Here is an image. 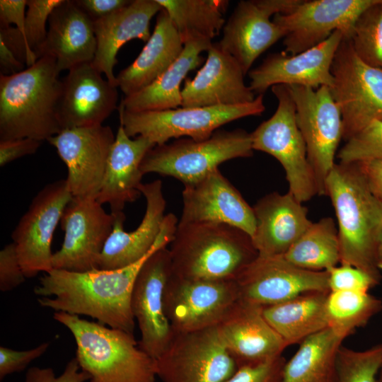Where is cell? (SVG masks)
Returning a JSON list of instances; mask_svg holds the SVG:
<instances>
[{
	"instance_id": "24",
	"label": "cell",
	"mask_w": 382,
	"mask_h": 382,
	"mask_svg": "<svg viewBox=\"0 0 382 382\" xmlns=\"http://www.w3.org/2000/svg\"><path fill=\"white\" fill-rule=\"evenodd\" d=\"M262 308L239 299L216 326L220 340L238 367L282 356L287 347L265 318Z\"/></svg>"
},
{
	"instance_id": "14",
	"label": "cell",
	"mask_w": 382,
	"mask_h": 382,
	"mask_svg": "<svg viewBox=\"0 0 382 382\" xmlns=\"http://www.w3.org/2000/svg\"><path fill=\"white\" fill-rule=\"evenodd\" d=\"M66 179L47 184L32 199L11 234L26 278L53 269L52 241L71 201Z\"/></svg>"
},
{
	"instance_id": "2",
	"label": "cell",
	"mask_w": 382,
	"mask_h": 382,
	"mask_svg": "<svg viewBox=\"0 0 382 382\" xmlns=\"http://www.w3.org/2000/svg\"><path fill=\"white\" fill-rule=\"evenodd\" d=\"M325 190L337 219L340 264L364 271L378 284L382 202L370 189L357 163H335L326 178Z\"/></svg>"
},
{
	"instance_id": "48",
	"label": "cell",
	"mask_w": 382,
	"mask_h": 382,
	"mask_svg": "<svg viewBox=\"0 0 382 382\" xmlns=\"http://www.w3.org/2000/svg\"><path fill=\"white\" fill-rule=\"evenodd\" d=\"M93 21L109 16L127 6L129 0H74Z\"/></svg>"
},
{
	"instance_id": "9",
	"label": "cell",
	"mask_w": 382,
	"mask_h": 382,
	"mask_svg": "<svg viewBox=\"0 0 382 382\" xmlns=\"http://www.w3.org/2000/svg\"><path fill=\"white\" fill-rule=\"evenodd\" d=\"M330 88L342 119L347 141L375 120H382V70L364 62L349 38L343 37L335 54Z\"/></svg>"
},
{
	"instance_id": "49",
	"label": "cell",
	"mask_w": 382,
	"mask_h": 382,
	"mask_svg": "<svg viewBox=\"0 0 382 382\" xmlns=\"http://www.w3.org/2000/svg\"><path fill=\"white\" fill-rule=\"evenodd\" d=\"M374 194L382 202V159L357 162Z\"/></svg>"
},
{
	"instance_id": "17",
	"label": "cell",
	"mask_w": 382,
	"mask_h": 382,
	"mask_svg": "<svg viewBox=\"0 0 382 382\" xmlns=\"http://www.w3.org/2000/svg\"><path fill=\"white\" fill-rule=\"evenodd\" d=\"M240 299L262 307L309 292H330L328 271L296 267L284 255H259L235 279Z\"/></svg>"
},
{
	"instance_id": "8",
	"label": "cell",
	"mask_w": 382,
	"mask_h": 382,
	"mask_svg": "<svg viewBox=\"0 0 382 382\" xmlns=\"http://www.w3.org/2000/svg\"><path fill=\"white\" fill-rule=\"evenodd\" d=\"M271 88L278 100L277 108L270 118L250 133L253 149L275 158L285 170L289 192L300 202H307L318 191L296 122L295 104L289 86L279 84Z\"/></svg>"
},
{
	"instance_id": "30",
	"label": "cell",
	"mask_w": 382,
	"mask_h": 382,
	"mask_svg": "<svg viewBox=\"0 0 382 382\" xmlns=\"http://www.w3.org/2000/svg\"><path fill=\"white\" fill-rule=\"evenodd\" d=\"M183 47L175 25L162 8L157 14L153 33L141 52L116 76L118 88L128 96L149 86L173 64Z\"/></svg>"
},
{
	"instance_id": "6",
	"label": "cell",
	"mask_w": 382,
	"mask_h": 382,
	"mask_svg": "<svg viewBox=\"0 0 382 382\" xmlns=\"http://www.w3.org/2000/svg\"><path fill=\"white\" fill-rule=\"evenodd\" d=\"M253 151L251 134L245 130H216L204 141L180 138L154 146L144 156L140 169L143 175L170 176L186 185L199 181L224 162L252 156Z\"/></svg>"
},
{
	"instance_id": "35",
	"label": "cell",
	"mask_w": 382,
	"mask_h": 382,
	"mask_svg": "<svg viewBox=\"0 0 382 382\" xmlns=\"http://www.w3.org/2000/svg\"><path fill=\"white\" fill-rule=\"evenodd\" d=\"M291 264L312 271H326L340 262L338 231L331 217L312 223L284 255Z\"/></svg>"
},
{
	"instance_id": "39",
	"label": "cell",
	"mask_w": 382,
	"mask_h": 382,
	"mask_svg": "<svg viewBox=\"0 0 382 382\" xmlns=\"http://www.w3.org/2000/svg\"><path fill=\"white\" fill-rule=\"evenodd\" d=\"M382 344L357 351L341 346L336 359V382H377Z\"/></svg>"
},
{
	"instance_id": "1",
	"label": "cell",
	"mask_w": 382,
	"mask_h": 382,
	"mask_svg": "<svg viewBox=\"0 0 382 382\" xmlns=\"http://www.w3.org/2000/svg\"><path fill=\"white\" fill-rule=\"evenodd\" d=\"M158 250L117 270L71 272L52 269L44 274L34 289L40 296L37 301L55 312L90 316L106 326L134 334L133 286L145 261Z\"/></svg>"
},
{
	"instance_id": "45",
	"label": "cell",
	"mask_w": 382,
	"mask_h": 382,
	"mask_svg": "<svg viewBox=\"0 0 382 382\" xmlns=\"http://www.w3.org/2000/svg\"><path fill=\"white\" fill-rule=\"evenodd\" d=\"M90 378L89 374L81 369L74 357L58 376L52 368L30 367L25 374V382H86Z\"/></svg>"
},
{
	"instance_id": "29",
	"label": "cell",
	"mask_w": 382,
	"mask_h": 382,
	"mask_svg": "<svg viewBox=\"0 0 382 382\" xmlns=\"http://www.w3.org/2000/svg\"><path fill=\"white\" fill-rule=\"evenodd\" d=\"M155 145L147 138L129 137L120 126L111 147L100 190L96 200L108 204L111 213L123 212L127 203L135 202L141 192L139 187L144 175L141 163Z\"/></svg>"
},
{
	"instance_id": "41",
	"label": "cell",
	"mask_w": 382,
	"mask_h": 382,
	"mask_svg": "<svg viewBox=\"0 0 382 382\" xmlns=\"http://www.w3.org/2000/svg\"><path fill=\"white\" fill-rule=\"evenodd\" d=\"M326 271L330 291L369 292L378 284L367 273L351 265L340 264Z\"/></svg>"
},
{
	"instance_id": "19",
	"label": "cell",
	"mask_w": 382,
	"mask_h": 382,
	"mask_svg": "<svg viewBox=\"0 0 382 382\" xmlns=\"http://www.w3.org/2000/svg\"><path fill=\"white\" fill-rule=\"evenodd\" d=\"M115 139L110 127L99 125L63 129L47 140L67 167L73 197L96 199Z\"/></svg>"
},
{
	"instance_id": "27",
	"label": "cell",
	"mask_w": 382,
	"mask_h": 382,
	"mask_svg": "<svg viewBox=\"0 0 382 382\" xmlns=\"http://www.w3.org/2000/svg\"><path fill=\"white\" fill-rule=\"evenodd\" d=\"M48 25L39 58L53 57L59 73L93 62L97 47L93 22L74 0H63L50 14Z\"/></svg>"
},
{
	"instance_id": "13",
	"label": "cell",
	"mask_w": 382,
	"mask_h": 382,
	"mask_svg": "<svg viewBox=\"0 0 382 382\" xmlns=\"http://www.w3.org/2000/svg\"><path fill=\"white\" fill-rule=\"evenodd\" d=\"M240 299L236 280H204L173 273L164 290V308L174 332L217 326Z\"/></svg>"
},
{
	"instance_id": "28",
	"label": "cell",
	"mask_w": 382,
	"mask_h": 382,
	"mask_svg": "<svg viewBox=\"0 0 382 382\" xmlns=\"http://www.w3.org/2000/svg\"><path fill=\"white\" fill-rule=\"evenodd\" d=\"M161 9L156 0H133L115 13L93 21L97 47L91 63L111 83L118 86L113 69L120 49L134 39L146 42L151 35V20Z\"/></svg>"
},
{
	"instance_id": "10",
	"label": "cell",
	"mask_w": 382,
	"mask_h": 382,
	"mask_svg": "<svg viewBox=\"0 0 382 382\" xmlns=\"http://www.w3.org/2000/svg\"><path fill=\"white\" fill-rule=\"evenodd\" d=\"M146 199L141 222L132 231H125L123 212L115 214L113 228L101 253L98 269L117 270L139 262L154 250L167 247L178 224L175 214L165 215L166 202L160 180L141 183L139 187Z\"/></svg>"
},
{
	"instance_id": "33",
	"label": "cell",
	"mask_w": 382,
	"mask_h": 382,
	"mask_svg": "<svg viewBox=\"0 0 382 382\" xmlns=\"http://www.w3.org/2000/svg\"><path fill=\"white\" fill-rule=\"evenodd\" d=\"M345 337L327 328L305 339L286 361L281 382H336V359Z\"/></svg>"
},
{
	"instance_id": "40",
	"label": "cell",
	"mask_w": 382,
	"mask_h": 382,
	"mask_svg": "<svg viewBox=\"0 0 382 382\" xmlns=\"http://www.w3.org/2000/svg\"><path fill=\"white\" fill-rule=\"evenodd\" d=\"M337 157L345 163L382 159V120L372 121L347 141Z\"/></svg>"
},
{
	"instance_id": "20",
	"label": "cell",
	"mask_w": 382,
	"mask_h": 382,
	"mask_svg": "<svg viewBox=\"0 0 382 382\" xmlns=\"http://www.w3.org/2000/svg\"><path fill=\"white\" fill-rule=\"evenodd\" d=\"M342 38V33L337 30L324 42L300 53L269 55L259 66L248 72L249 87L258 95H263L270 87L279 84L313 89L323 86L331 88V66Z\"/></svg>"
},
{
	"instance_id": "46",
	"label": "cell",
	"mask_w": 382,
	"mask_h": 382,
	"mask_svg": "<svg viewBox=\"0 0 382 382\" xmlns=\"http://www.w3.org/2000/svg\"><path fill=\"white\" fill-rule=\"evenodd\" d=\"M41 144V141L31 138L0 140V166L4 167L19 158L35 154Z\"/></svg>"
},
{
	"instance_id": "15",
	"label": "cell",
	"mask_w": 382,
	"mask_h": 382,
	"mask_svg": "<svg viewBox=\"0 0 382 382\" xmlns=\"http://www.w3.org/2000/svg\"><path fill=\"white\" fill-rule=\"evenodd\" d=\"M114 222L115 214L108 213L96 198L73 197L60 221L64 236L61 248L54 253L53 269L71 272L98 269Z\"/></svg>"
},
{
	"instance_id": "25",
	"label": "cell",
	"mask_w": 382,
	"mask_h": 382,
	"mask_svg": "<svg viewBox=\"0 0 382 382\" xmlns=\"http://www.w3.org/2000/svg\"><path fill=\"white\" fill-rule=\"evenodd\" d=\"M276 14L269 0H243L225 23L218 44L238 62L245 75L260 55L285 37V30L270 19Z\"/></svg>"
},
{
	"instance_id": "12",
	"label": "cell",
	"mask_w": 382,
	"mask_h": 382,
	"mask_svg": "<svg viewBox=\"0 0 382 382\" xmlns=\"http://www.w3.org/2000/svg\"><path fill=\"white\" fill-rule=\"evenodd\" d=\"M237 369L216 326L174 332L168 347L156 359V375L163 382H224Z\"/></svg>"
},
{
	"instance_id": "50",
	"label": "cell",
	"mask_w": 382,
	"mask_h": 382,
	"mask_svg": "<svg viewBox=\"0 0 382 382\" xmlns=\"http://www.w3.org/2000/svg\"><path fill=\"white\" fill-rule=\"evenodd\" d=\"M25 66V64L18 60L5 42L0 39L1 74L12 75L17 74L24 70Z\"/></svg>"
},
{
	"instance_id": "32",
	"label": "cell",
	"mask_w": 382,
	"mask_h": 382,
	"mask_svg": "<svg viewBox=\"0 0 382 382\" xmlns=\"http://www.w3.org/2000/svg\"><path fill=\"white\" fill-rule=\"evenodd\" d=\"M328 293L303 294L279 303L264 306L262 313L287 347L300 344L328 327L325 310Z\"/></svg>"
},
{
	"instance_id": "23",
	"label": "cell",
	"mask_w": 382,
	"mask_h": 382,
	"mask_svg": "<svg viewBox=\"0 0 382 382\" xmlns=\"http://www.w3.org/2000/svg\"><path fill=\"white\" fill-rule=\"evenodd\" d=\"M203 66L192 79H187L182 88L183 108L232 106L255 99V93L244 81L238 62L212 43Z\"/></svg>"
},
{
	"instance_id": "11",
	"label": "cell",
	"mask_w": 382,
	"mask_h": 382,
	"mask_svg": "<svg viewBox=\"0 0 382 382\" xmlns=\"http://www.w3.org/2000/svg\"><path fill=\"white\" fill-rule=\"evenodd\" d=\"M299 129L303 137L318 195H325V183L332 169L335 154L342 139V119L330 89L289 86Z\"/></svg>"
},
{
	"instance_id": "18",
	"label": "cell",
	"mask_w": 382,
	"mask_h": 382,
	"mask_svg": "<svg viewBox=\"0 0 382 382\" xmlns=\"http://www.w3.org/2000/svg\"><path fill=\"white\" fill-rule=\"evenodd\" d=\"M171 274L170 251L163 247L145 261L132 294V311L141 332L139 346L155 360L164 352L174 335L163 302L165 287Z\"/></svg>"
},
{
	"instance_id": "4",
	"label": "cell",
	"mask_w": 382,
	"mask_h": 382,
	"mask_svg": "<svg viewBox=\"0 0 382 382\" xmlns=\"http://www.w3.org/2000/svg\"><path fill=\"white\" fill-rule=\"evenodd\" d=\"M172 273L204 280H235L257 256L251 237L226 224H178L170 242Z\"/></svg>"
},
{
	"instance_id": "52",
	"label": "cell",
	"mask_w": 382,
	"mask_h": 382,
	"mask_svg": "<svg viewBox=\"0 0 382 382\" xmlns=\"http://www.w3.org/2000/svg\"><path fill=\"white\" fill-rule=\"evenodd\" d=\"M377 382H382V364L378 374Z\"/></svg>"
},
{
	"instance_id": "36",
	"label": "cell",
	"mask_w": 382,
	"mask_h": 382,
	"mask_svg": "<svg viewBox=\"0 0 382 382\" xmlns=\"http://www.w3.org/2000/svg\"><path fill=\"white\" fill-rule=\"evenodd\" d=\"M63 0H27L25 27L23 35H18L13 26L0 28V39L26 67L39 59L45 42L47 23L53 10Z\"/></svg>"
},
{
	"instance_id": "7",
	"label": "cell",
	"mask_w": 382,
	"mask_h": 382,
	"mask_svg": "<svg viewBox=\"0 0 382 382\" xmlns=\"http://www.w3.org/2000/svg\"><path fill=\"white\" fill-rule=\"evenodd\" d=\"M120 125L130 137L143 136L155 146L183 137L204 141L218 128L233 120L260 115L263 95L249 103L232 106L178 108L166 110L129 112L118 106Z\"/></svg>"
},
{
	"instance_id": "21",
	"label": "cell",
	"mask_w": 382,
	"mask_h": 382,
	"mask_svg": "<svg viewBox=\"0 0 382 382\" xmlns=\"http://www.w3.org/2000/svg\"><path fill=\"white\" fill-rule=\"evenodd\" d=\"M182 197L179 224H226L253 237L256 228L253 209L219 169L195 183L184 185Z\"/></svg>"
},
{
	"instance_id": "43",
	"label": "cell",
	"mask_w": 382,
	"mask_h": 382,
	"mask_svg": "<svg viewBox=\"0 0 382 382\" xmlns=\"http://www.w3.org/2000/svg\"><path fill=\"white\" fill-rule=\"evenodd\" d=\"M50 347L49 342L25 350H16L0 347V379L25 370L35 359L43 355Z\"/></svg>"
},
{
	"instance_id": "51",
	"label": "cell",
	"mask_w": 382,
	"mask_h": 382,
	"mask_svg": "<svg viewBox=\"0 0 382 382\" xmlns=\"http://www.w3.org/2000/svg\"><path fill=\"white\" fill-rule=\"evenodd\" d=\"M377 265L380 270H382V236L379 242L377 252Z\"/></svg>"
},
{
	"instance_id": "16",
	"label": "cell",
	"mask_w": 382,
	"mask_h": 382,
	"mask_svg": "<svg viewBox=\"0 0 382 382\" xmlns=\"http://www.w3.org/2000/svg\"><path fill=\"white\" fill-rule=\"evenodd\" d=\"M378 0H301L291 12L272 21L286 32L284 52L295 54L312 48L339 30L350 38L359 16Z\"/></svg>"
},
{
	"instance_id": "5",
	"label": "cell",
	"mask_w": 382,
	"mask_h": 382,
	"mask_svg": "<svg viewBox=\"0 0 382 382\" xmlns=\"http://www.w3.org/2000/svg\"><path fill=\"white\" fill-rule=\"evenodd\" d=\"M53 318L72 334L75 358L90 382H155L156 360L134 334L65 312H54Z\"/></svg>"
},
{
	"instance_id": "22",
	"label": "cell",
	"mask_w": 382,
	"mask_h": 382,
	"mask_svg": "<svg viewBox=\"0 0 382 382\" xmlns=\"http://www.w3.org/2000/svg\"><path fill=\"white\" fill-rule=\"evenodd\" d=\"M62 81L59 110L62 130L103 125L118 109V86L103 79L91 62L69 69Z\"/></svg>"
},
{
	"instance_id": "26",
	"label": "cell",
	"mask_w": 382,
	"mask_h": 382,
	"mask_svg": "<svg viewBox=\"0 0 382 382\" xmlns=\"http://www.w3.org/2000/svg\"><path fill=\"white\" fill-rule=\"evenodd\" d=\"M256 228L252 241L261 256L284 255L311 225L308 210L289 192H274L253 207Z\"/></svg>"
},
{
	"instance_id": "38",
	"label": "cell",
	"mask_w": 382,
	"mask_h": 382,
	"mask_svg": "<svg viewBox=\"0 0 382 382\" xmlns=\"http://www.w3.org/2000/svg\"><path fill=\"white\" fill-rule=\"evenodd\" d=\"M349 39L364 62L382 70V1L378 0L359 16Z\"/></svg>"
},
{
	"instance_id": "37",
	"label": "cell",
	"mask_w": 382,
	"mask_h": 382,
	"mask_svg": "<svg viewBox=\"0 0 382 382\" xmlns=\"http://www.w3.org/2000/svg\"><path fill=\"white\" fill-rule=\"evenodd\" d=\"M382 309V301L369 292L330 291L325 303L328 327L345 338Z\"/></svg>"
},
{
	"instance_id": "42",
	"label": "cell",
	"mask_w": 382,
	"mask_h": 382,
	"mask_svg": "<svg viewBox=\"0 0 382 382\" xmlns=\"http://www.w3.org/2000/svg\"><path fill=\"white\" fill-rule=\"evenodd\" d=\"M285 362L279 356L260 364L242 366L224 382H281Z\"/></svg>"
},
{
	"instance_id": "47",
	"label": "cell",
	"mask_w": 382,
	"mask_h": 382,
	"mask_svg": "<svg viewBox=\"0 0 382 382\" xmlns=\"http://www.w3.org/2000/svg\"><path fill=\"white\" fill-rule=\"evenodd\" d=\"M27 0L0 1V28L11 26L19 35H23L25 27Z\"/></svg>"
},
{
	"instance_id": "31",
	"label": "cell",
	"mask_w": 382,
	"mask_h": 382,
	"mask_svg": "<svg viewBox=\"0 0 382 382\" xmlns=\"http://www.w3.org/2000/svg\"><path fill=\"white\" fill-rule=\"evenodd\" d=\"M212 42L198 40L186 42L178 58L151 84L125 96L119 105L129 112L166 110L182 105L180 85L189 71L198 67Z\"/></svg>"
},
{
	"instance_id": "3",
	"label": "cell",
	"mask_w": 382,
	"mask_h": 382,
	"mask_svg": "<svg viewBox=\"0 0 382 382\" xmlns=\"http://www.w3.org/2000/svg\"><path fill=\"white\" fill-rule=\"evenodd\" d=\"M59 74L55 59L47 55L21 72L0 74V140L47 141L62 131Z\"/></svg>"
},
{
	"instance_id": "44",
	"label": "cell",
	"mask_w": 382,
	"mask_h": 382,
	"mask_svg": "<svg viewBox=\"0 0 382 382\" xmlns=\"http://www.w3.org/2000/svg\"><path fill=\"white\" fill-rule=\"evenodd\" d=\"M26 279L14 243L6 245L0 251V290L11 291Z\"/></svg>"
},
{
	"instance_id": "34",
	"label": "cell",
	"mask_w": 382,
	"mask_h": 382,
	"mask_svg": "<svg viewBox=\"0 0 382 382\" xmlns=\"http://www.w3.org/2000/svg\"><path fill=\"white\" fill-rule=\"evenodd\" d=\"M156 1L167 12L184 45L198 40L212 41L225 25L228 1Z\"/></svg>"
}]
</instances>
